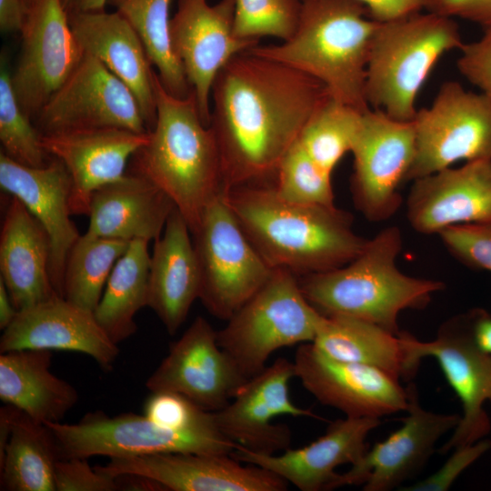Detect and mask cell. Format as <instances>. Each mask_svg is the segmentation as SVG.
Returning <instances> with one entry per match:
<instances>
[{
	"mask_svg": "<svg viewBox=\"0 0 491 491\" xmlns=\"http://www.w3.org/2000/svg\"><path fill=\"white\" fill-rule=\"evenodd\" d=\"M329 95L314 77L249 50L233 57L211 91V128L225 191L276 175L303 128Z\"/></svg>",
	"mask_w": 491,
	"mask_h": 491,
	"instance_id": "cell-1",
	"label": "cell"
},
{
	"mask_svg": "<svg viewBox=\"0 0 491 491\" xmlns=\"http://www.w3.org/2000/svg\"><path fill=\"white\" fill-rule=\"evenodd\" d=\"M225 196L244 233L274 269L297 276L336 269L368 241L353 230L352 215L335 205L290 202L274 186L259 184L230 189Z\"/></svg>",
	"mask_w": 491,
	"mask_h": 491,
	"instance_id": "cell-2",
	"label": "cell"
},
{
	"mask_svg": "<svg viewBox=\"0 0 491 491\" xmlns=\"http://www.w3.org/2000/svg\"><path fill=\"white\" fill-rule=\"evenodd\" d=\"M154 90L155 122L147 142L132 156L129 173L164 191L192 234L206 207L225 193L218 149L211 128L201 119L193 90L176 97L164 87L156 72Z\"/></svg>",
	"mask_w": 491,
	"mask_h": 491,
	"instance_id": "cell-3",
	"label": "cell"
},
{
	"mask_svg": "<svg viewBox=\"0 0 491 491\" xmlns=\"http://www.w3.org/2000/svg\"><path fill=\"white\" fill-rule=\"evenodd\" d=\"M302 1L297 27L289 39L258 44L249 51L314 77L336 100L367 111L366 67L379 23L357 0Z\"/></svg>",
	"mask_w": 491,
	"mask_h": 491,
	"instance_id": "cell-4",
	"label": "cell"
},
{
	"mask_svg": "<svg viewBox=\"0 0 491 491\" xmlns=\"http://www.w3.org/2000/svg\"><path fill=\"white\" fill-rule=\"evenodd\" d=\"M402 246L400 229L386 227L346 265L298 276L301 290L323 316L354 317L399 334V314L426 306L432 296L445 288L442 281L401 272L396 258Z\"/></svg>",
	"mask_w": 491,
	"mask_h": 491,
	"instance_id": "cell-5",
	"label": "cell"
},
{
	"mask_svg": "<svg viewBox=\"0 0 491 491\" xmlns=\"http://www.w3.org/2000/svg\"><path fill=\"white\" fill-rule=\"evenodd\" d=\"M463 44L455 19L430 11L379 23L366 67L369 107L412 121L417 95L432 69L443 55Z\"/></svg>",
	"mask_w": 491,
	"mask_h": 491,
	"instance_id": "cell-6",
	"label": "cell"
},
{
	"mask_svg": "<svg viewBox=\"0 0 491 491\" xmlns=\"http://www.w3.org/2000/svg\"><path fill=\"white\" fill-rule=\"evenodd\" d=\"M323 318L306 298L298 276L275 268L269 279L216 331L217 343L248 379L276 350L314 341Z\"/></svg>",
	"mask_w": 491,
	"mask_h": 491,
	"instance_id": "cell-7",
	"label": "cell"
},
{
	"mask_svg": "<svg viewBox=\"0 0 491 491\" xmlns=\"http://www.w3.org/2000/svg\"><path fill=\"white\" fill-rule=\"evenodd\" d=\"M60 459L94 456L110 458L164 453L230 455L237 444L217 427L173 429L146 416L125 413L110 416L102 411L88 413L77 423H46Z\"/></svg>",
	"mask_w": 491,
	"mask_h": 491,
	"instance_id": "cell-8",
	"label": "cell"
},
{
	"mask_svg": "<svg viewBox=\"0 0 491 491\" xmlns=\"http://www.w3.org/2000/svg\"><path fill=\"white\" fill-rule=\"evenodd\" d=\"M192 235L201 280L198 299L212 316L226 321L269 279L274 268L244 233L225 193L206 207Z\"/></svg>",
	"mask_w": 491,
	"mask_h": 491,
	"instance_id": "cell-9",
	"label": "cell"
},
{
	"mask_svg": "<svg viewBox=\"0 0 491 491\" xmlns=\"http://www.w3.org/2000/svg\"><path fill=\"white\" fill-rule=\"evenodd\" d=\"M416 155L406 181L459 161L491 160V98L456 81L442 83L428 107L413 119Z\"/></svg>",
	"mask_w": 491,
	"mask_h": 491,
	"instance_id": "cell-10",
	"label": "cell"
},
{
	"mask_svg": "<svg viewBox=\"0 0 491 491\" xmlns=\"http://www.w3.org/2000/svg\"><path fill=\"white\" fill-rule=\"evenodd\" d=\"M404 336L412 364L418 368L425 357L435 358L462 404L460 422L440 453L483 439L491 429L484 408L491 399V355L475 343L472 312L444 323L432 341H420L406 332Z\"/></svg>",
	"mask_w": 491,
	"mask_h": 491,
	"instance_id": "cell-11",
	"label": "cell"
},
{
	"mask_svg": "<svg viewBox=\"0 0 491 491\" xmlns=\"http://www.w3.org/2000/svg\"><path fill=\"white\" fill-rule=\"evenodd\" d=\"M351 153L355 206L369 221L389 219L401 205L398 188L415 158L414 121L396 120L381 110L368 109L363 114Z\"/></svg>",
	"mask_w": 491,
	"mask_h": 491,
	"instance_id": "cell-12",
	"label": "cell"
},
{
	"mask_svg": "<svg viewBox=\"0 0 491 491\" xmlns=\"http://www.w3.org/2000/svg\"><path fill=\"white\" fill-rule=\"evenodd\" d=\"M235 0H178L170 19L172 51L180 62L195 95L203 123L209 126L211 91L221 69L235 55L257 45L258 41L234 33Z\"/></svg>",
	"mask_w": 491,
	"mask_h": 491,
	"instance_id": "cell-13",
	"label": "cell"
},
{
	"mask_svg": "<svg viewBox=\"0 0 491 491\" xmlns=\"http://www.w3.org/2000/svg\"><path fill=\"white\" fill-rule=\"evenodd\" d=\"M35 118L40 134L93 127L149 131L129 87L88 54Z\"/></svg>",
	"mask_w": 491,
	"mask_h": 491,
	"instance_id": "cell-14",
	"label": "cell"
},
{
	"mask_svg": "<svg viewBox=\"0 0 491 491\" xmlns=\"http://www.w3.org/2000/svg\"><path fill=\"white\" fill-rule=\"evenodd\" d=\"M21 34L22 49L11 78L21 107L32 118L65 82L85 53L62 0H36L28 9Z\"/></svg>",
	"mask_w": 491,
	"mask_h": 491,
	"instance_id": "cell-15",
	"label": "cell"
},
{
	"mask_svg": "<svg viewBox=\"0 0 491 491\" xmlns=\"http://www.w3.org/2000/svg\"><path fill=\"white\" fill-rule=\"evenodd\" d=\"M246 380L218 345L212 325L199 316L170 346L145 386L151 393L180 394L201 408L215 412L225 407Z\"/></svg>",
	"mask_w": 491,
	"mask_h": 491,
	"instance_id": "cell-16",
	"label": "cell"
},
{
	"mask_svg": "<svg viewBox=\"0 0 491 491\" xmlns=\"http://www.w3.org/2000/svg\"><path fill=\"white\" fill-rule=\"evenodd\" d=\"M296 378L322 405L347 417L378 418L408 408V393L390 374L322 353L313 343L296 351Z\"/></svg>",
	"mask_w": 491,
	"mask_h": 491,
	"instance_id": "cell-17",
	"label": "cell"
},
{
	"mask_svg": "<svg viewBox=\"0 0 491 491\" xmlns=\"http://www.w3.org/2000/svg\"><path fill=\"white\" fill-rule=\"evenodd\" d=\"M295 377L294 362L279 357L248 378L225 407L213 412L219 431L256 453L277 454L290 448L289 427L273 420L285 415L318 418L310 409L293 403L289 384Z\"/></svg>",
	"mask_w": 491,
	"mask_h": 491,
	"instance_id": "cell-18",
	"label": "cell"
},
{
	"mask_svg": "<svg viewBox=\"0 0 491 491\" xmlns=\"http://www.w3.org/2000/svg\"><path fill=\"white\" fill-rule=\"evenodd\" d=\"M406 390L408 415L402 426L339 474L333 489L363 485L364 491H388L400 486L421 469L439 438L457 426L461 416L427 411L419 404L416 386L409 385Z\"/></svg>",
	"mask_w": 491,
	"mask_h": 491,
	"instance_id": "cell-19",
	"label": "cell"
},
{
	"mask_svg": "<svg viewBox=\"0 0 491 491\" xmlns=\"http://www.w3.org/2000/svg\"><path fill=\"white\" fill-rule=\"evenodd\" d=\"M105 475H140L160 483L166 491H284L287 482L232 455L164 453L110 458L95 466Z\"/></svg>",
	"mask_w": 491,
	"mask_h": 491,
	"instance_id": "cell-20",
	"label": "cell"
},
{
	"mask_svg": "<svg viewBox=\"0 0 491 491\" xmlns=\"http://www.w3.org/2000/svg\"><path fill=\"white\" fill-rule=\"evenodd\" d=\"M149 131L93 127L41 134L46 154L60 160L71 178L73 215L88 216L94 194L122 179L127 162L148 140Z\"/></svg>",
	"mask_w": 491,
	"mask_h": 491,
	"instance_id": "cell-21",
	"label": "cell"
},
{
	"mask_svg": "<svg viewBox=\"0 0 491 491\" xmlns=\"http://www.w3.org/2000/svg\"><path fill=\"white\" fill-rule=\"evenodd\" d=\"M406 217L416 232L491 221V160L466 162L413 180Z\"/></svg>",
	"mask_w": 491,
	"mask_h": 491,
	"instance_id": "cell-22",
	"label": "cell"
},
{
	"mask_svg": "<svg viewBox=\"0 0 491 491\" xmlns=\"http://www.w3.org/2000/svg\"><path fill=\"white\" fill-rule=\"evenodd\" d=\"M0 186L18 198L46 231L51 243V281L57 295L64 297L66 259L81 235L71 220L67 169L55 157L42 167L26 166L1 151Z\"/></svg>",
	"mask_w": 491,
	"mask_h": 491,
	"instance_id": "cell-23",
	"label": "cell"
},
{
	"mask_svg": "<svg viewBox=\"0 0 491 491\" xmlns=\"http://www.w3.org/2000/svg\"><path fill=\"white\" fill-rule=\"evenodd\" d=\"M21 349L73 351L92 357L105 370L111 369L119 354L95 314L55 296L18 311L3 330L0 352Z\"/></svg>",
	"mask_w": 491,
	"mask_h": 491,
	"instance_id": "cell-24",
	"label": "cell"
},
{
	"mask_svg": "<svg viewBox=\"0 0 491 491\" xmlns=\"http://www.w3.org/2000/svg\"><path fill=\"white\" fill-rule=\"evenodd\" d=\"M379 424L378 418L346 416L332 422L323 436L301 448L262 454L237 445L231 455L277 475L301 491L333 490L339 476L336 468L363 456L366 437Z\"/></svg>",
	"mask_w": 491,
	"mask_h": 491,
	"instance_id": "cell-25",
	"label": "cell"
},
{
	"mask_svg": "<svg viewBox=\"0 0 491 491\" xmlns=\"http://www.w3.org/2000/svg\"><path fill=\"white\" fill-rule=\"evenodd\" d=\"M68 17L84 53L97 58L129 87L148 130L152 129L156 116L155 71L139 35L116 11L70 14Z\"/></svg>",
	"mask_w": 491,
	"mask_h": 491,
	"instance_id": "cell-26",
	"label": "cell"
},
{
	"mask_svg": "<svg viewBox=\"0 0 491 491\" xmlns=\"http://www.w3.org/2000/svg\"><path fill=\"white\" fill-rule=\"evenodd\" d=\"M191 235L175 207L150 256L147 306L170 335L177 332L199 298L200 272Z\"/></svg>",
	"mask_w": 491,
	"mask_h": 491,
	"instance_id": "cell-27",
	"label": "cell"
},
{
	"mask_svg": "<svg viewBox=\"0 0 491 491\" xmlns=\"http://www.w3.org/2000/svg\"><path fill=\"white\" fill-rule=\"evenodd\" d=\"M50 238L16 197L5 210L0 234V278L17 311L57 295L50 277Z\"/></svg>",
	"mask_w": 491,
	"mask_h": 491,
	"instance_id": "cell-28",
	"label": "cell"
},
{
	"mask_svg": "<svg viewBox=\"0 0 491 491\" xmlns=\"http://www.w3.org/2000/svg\"><path fill=\"white\" fill-rule=\"evenodd\" d=\"M175 208L171 198L152 182L126 173L94 194L85 234L127 242L156 240Z\"/></svg>",
	"mask_w": 491,
	"mask_h": 491,
	"instance_id": "cell-29",
	"label": "cell"
},
{
	"mask_svg": "<svg viewBox=\"0 0 491 491\" xmlns=\"http://www.w3.org/2000/svg\"><path fill=\"white\" fill-rule=\"evenodd\" d=\"M51 350L1 353V400L37 422H61L78 402L79 396L71 384L51 372Z\"/></svg>",
	"mask_w": 491,
	"mask_h": 491,
	"instance_id": "cell-30",
	"label": "cell"
},
{
	"mask_svg": "<svg viewBox=\"0 0 491 491\" xmlns=\"http://www.w3.org/2000/svg\"><path fill=\"white\" fill-rule=\"evenodd\" d=\"M313 343L336 360L379 368L396 379L417 371L409 358L404 332L392 333L376 324L344 316H323Z\"/></svg>",
	"mask_w": 491,
	"mask_h": 491,
	"instance_id": "cell-31",
	"label": "cell"
},
{
	"mask_svg": "<svg viewBox=\"0 0 491 491\" xmlns=\"http://www.w3.org/2000/svg\"><path fill=\"white\" fill-rule=\"evenodd\" d=\"M148 243L144 239L129 242L115 263L94 312L100 326L117 345L136 332L135 315L147 306L151 256Z\"/></svg>",
	"mask_w": 491,
	"mask_h": 491,
	"instance_id": "cell-32",
	"label": "cell"
},
{
	"mask_svg": "<svg viewBox=\"0 0 491 491\" xmlns=\"http://www.w3.org/2000/svg\"><path fill=\"white\" fill-rule=\"evenodd\" d=\"M59 459L51 429L17 408L0 457L1 490L56 491L55 472Z\"/></svg>",
	"mask_w": 491,
	"mask_h": 491,
	"instance_id": "cell-33",
	"label": "cell"
},
{
	"mask_svg": "<svg viewBox=\"0 0 491 491\" xmlns=\"http://www.w3.org/2000/svg\"><path fill=\"white\" fill-rule=\"evenodd\" d=\"M109 3L139 35L167 92L176 97L187 96L192 88L170 45L171 0H109Z\"/></svg>",
	"mask_w": 491,
	"mask_h": 491,
	"instance_id": "cell-34",
	"label": "cell"
},
{
	"mask_svg": "<svg viewBox=\"0 0 491 491\" xmlns=\"http://www.w3.org/2000/svg\"><path fill=\"white\" fill-rule=\"evenodd\" d=\"M129 242L84 234L72 246L65 264L64 297L95 312L108 277Z\"/></svg>",
	"mask_w": 491,
	"mask_h": 491,
	"instance_id": "cell-35",
	"label": "cell"
},
{
	"mask_svg": "<svg viewBox=\"0 0 491 491\" xmlns=\"http://www.w3.org/2000/svg\"><path fill=\"white\" fill-rule=\"evenodd\" d=\"M364 113L328 95L296 142L320 169L332 175L342 157L352 151Z\"/></svg>",
	"mask_w": 491,
	"mask_h": 491,
	"instance_id": "cell-36",
	"label": "cell"
},
{
	"mask_svg": "<svg viewBox=\"0 0 491 491\" xmlns=\"http://www.w3.org/2000/svg\"><path fill=\"white\" fill-rule=\"evenodd\" d=\"M0 141L1 151L19 164L42 167L48 163L41 134L16 98L4 55L0 70Z\"/></svg>",
	"mask_w": 491,
	"mask_h": 491,
	"instance_id": "cell-37",
	"label": "cell"
},
{
	"mask_svg": "<svg viewBox=\"0 0 491 491\" xmlns=\"http://www.w3.org/2000/svg\"><path fill=\"white\" fill-rule=\"evenodd\" d=\"M302 0H235L234 33L246 40L271 36L286 41L295 33Z\"/></svg>",
	"mask_w": 491,
	"mask_h": 491,
	"instance_id": "cell-38",
	"label": "cell"
},
{
	"mask_svg": "<svg viewBox=\"0 0 491 491\" xmlns=\"http://www.w3.org/2000/svg\"><path fill=\"white\" fill-rule=\"evenodd\" d=\"M276 179V191L287 201L305 205H335L331 175L320 169L297 142L282 159Z\"/></svg>",
	"mask_w": 491,
	"mask_h": 491,
	"instance_id": "cell-39",
	"label": "cell"
},
{
	"mask_svg": "<svg viewBox=\"0 0 491 491\" xmlns=\"http://www.w3.org/2000/svg\"><path fill=\"white\" fill-rule=\"evenodd\" d=\"M144 415L156 424L179 430L217 427L214 413L173 392H154L145 400Z\"/></svg>",
	"mask_w": 491,
	"mask_h": 491,
	"instance_id": "cell-40",
	"label": "cell"
},
{
	"mask_svg": "<svg viewBox=\"0 0 491 491\" xmlns=\"http://www.w3.org/2000/svg\"><path fill=\"white\" fill-rule=\"evenodd\" d=\"M438 235L448 252L461 263L491 272V221L453 225Z\"/></svg>",
	"mask_w": 491,
	"mask_h": 491,
	"instance_id": "cell-41",
	"label": "cell"
},
{
	"mask_svg": "<svg viewBox=\"0 0 491 491\" xmlns=\"http://www.w3.org/2000/svg\"><path fill=\"white\" fill-rule=\"evenodd\" d=\"M55 483L56 491H119L115 477L101 473L81 457L59 459Z\"/></svg>",
	"mask_w": 491,
	"mask_h": 491,
	"instance_id": "cell-42",
	"label": "cell"
},
{
	"mask_svg": "<svg viewBox=\"0 0 491 491\" xmlns=\"http://www.w3.org/2000/svg\"><path fill=\"white\" fill-rule=\"evenodd\" d=\"M491 447V441L481 439L476 443L455 448L451 456L434 474L411 486L400 488L404 491H446L469 466Z\"/></svg>",
	"mask_w": 491,
	"mask_h": 491,
	"instance_id": "cell-43",
	"label": "cell"
},
{
	"mask_svg": "<svg viewBox=\"0 0 491 491\" xmlns=\"http://www.w3.org/2000/svg\"><path fill=\"white\" fill-rule=\"evenodd\" d=\"M459 51L456 60L459 73L491 98V27L484 28L478 40L464 43Z\"/></svg>",
	"mask_w": 491,
	"mask_h": 491,
	"instance_id": "cell-44",
	"label": "cell"
},
{
	"mask_svg": "<svg viewBox=\"0 0 491 491\" xmlns=\"http://www.w3.org/2000/svg\"><path fill=\"white\" fill-rule=\"evenodd\" d=\"M426 10L491 27V0H430Z\"/></svg>",
	"mask_w": 491,
	"mask_h": 491,
	"instance_id": "cell-45",
	"label": "cell"
},
{
	"mask_svg": "<svg viewBox=\"0 0 491 491\" xmlns=\"http://www.w3.org/2000/svg\"><path fill=\"white\" fill-rule=\"evenodd\" d=\"M363 4L369 16L385 23L427 9L430 0H357Z\"/></svg>",
	"mask_w": 491,
	"mask_h": 491,
	"instance_id": "cell-46",
	"label": "cell"
},
{
	"mask_svg": "<svg viewBox=\"0 0 491 491\" xmlns=\"http://www.w3.org/2000/svg\"><path fill=\"white\" fill-rule=\"evenodd\" d=\"M28 10L23 0H0V28L13 33L22 30Z\"/></svg>",
	"mask_w": 491,
	"mask_h": 491,
	"instance_id": "cell-47",
	"label": "cell"
},
{
	"mask_svg": "<svg viewBox=\"0 0 491 491\" xmlns=\"http://www.w3.org/2000/svg\"><path fill=\"white\" fill-rule=\"evenodd\" d=\"M472 333L476 346L491 355V316L483 310L472 311Z\"/></svg>",
	"mask_w": 491,
	"mask_h": 491,
	"instance_id": "cell-48",
	"label": "cell"
},
{
	"mask_svg": "<svg viewBox=\"0 0 491 491\" xmlns=\"http://www.w3.org/2000/svg\"><path fill=\"white\" fill-rule=\"evenodd\" d=\"M116 478L119 490L127 491H166L157 481L140 475H119Z\"/></svg>",
	"mask_w": 491,
	"mask_h": 491,
	"instance_id": "cell-49",
	"label": "cell"
},
{
	"mask_svg": "<svg viewBox=\"0 0 491 491\" xmlns=\"http://www.w3.org/2000/svg\"><path fill=\"white\" fill-rule=\"evenodd\" d=\"M18 311L15 306L8 290L0 278V329L5 330L14 321Z\"/></svg>",
	"mask_w": 491,
	"mask_h": 491,
	"instance_id": "cell-50",
	"label": "cell"
},
{
	"mask_svg": "<svg viewBox=\"0 0 491 491\" xmlns=\"http://www.w3.org/2000/svg\"><path fill=\"white\" fill-rule=\"evenodd\" d=\"M67 14L93 13L105 10L109 0H62Z\"/></svg>",
	"mask_w": 491,
	"mask_h": 491,
	"instance_id": "cell-51",
	"label": "cell"
},
{
	"mask_svg": "<svg viewBox=\"0 0 491 491\" xmlns=\"http://www.w3.org/2000/svg\"><path fill=\"white\" fill-rule=\"evenodd\" d=\"M23 2L26 9L28 10L30 7L34 5L36 0H23Z\"/></svg>",
	"mask_w": 491,
	"mask_h": 491,
	"instance_id": "cell-52",
	"label": "cell"
},
{
	"mask_svg": "<svg viewBox=\"0 0 491 491\" xmlns=\"http://www.w3.org/2000/svg\"><path fill=\"white\" fill-rule=\"evenodd\" d=\"M490 403H491V399H490Z\"/></svg>",
	"mask_w": 491,
	"mask_h": 491,
	"instance_id": "cell-53",
	"label": "cell"
}]
</instances>
